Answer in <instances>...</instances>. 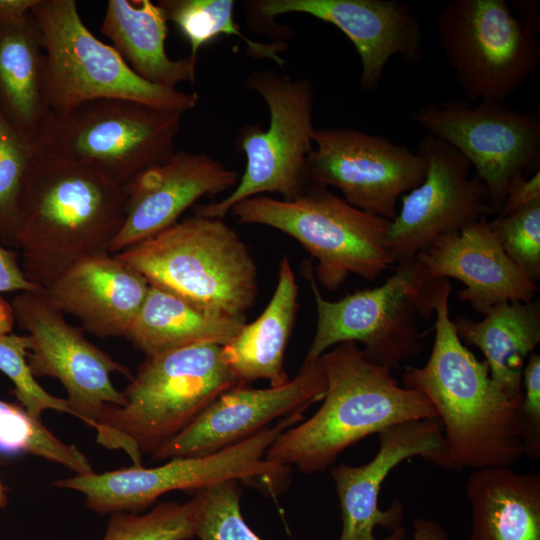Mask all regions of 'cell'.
Instances as JSON below:
<instances>
[{
  "label": "cell",
  "instance_id": "cell-28",
  "mask_svg": "<svg viewBox=\"0 0 540 540\" xmlns=\"http://www.w3.org/2000/svg\"><path fill=\"white\" fill-rule=\"evenodd\" d=\"M245 323L246 317L213 314L150 285L125 338L147 357L194 345L223 346Z\"/></svg>",
  "mask_w": 540,
  "mask_h": 540
},
{
  "label": "cell",
  "instance_id": "cell-42",
  "mask_svg": "<svg viewBox=\"0 0 540 540\" xmlns=\"http://www.w3.org/2000/svg\"><path fill=\"white\" fill-rule=\"evenodd\" d=\"M4 504H5V493H4L3 486L0 482V507H2Z\"/></svg>",
  "mask_w": 540,
  "mask_h": 540
},
{
  "label": "cell",
  "instance_id": "cell-37",
  "mask_svg": "<svg viewBox=\"0 0 540 540\" xmlns=\"http://www.w3.org/2000/svg\"><path fill=\"white\" fill-rule=\"evenodd\" d=\"M40 288L26 276L17 252L0 242V334L13 332L15 325L11 304L1 294H16Z\"/></svg>",
  "mask_w": 540,
  "mask_h": 540
},
{
  "label": "cell",
  "instance_id": "cell-32",
  "mask_svg": "<svg viewBox=\"0 0 540 540\" xmlns=\"http://www.w3.org/2000/svg\"><path fill=\"white\" fill-rule=\"evenodd\" d=\"M242 490L237 480L212 484L195 492V536L200 540H262L241 514Z\"/></svg>",
  "mask_w": 540,
  "mask_h": 540
},
{
  "label": "cell",
  "instance_id": "cell-31",
  "mask_svg": "<svg viewBox=\"0 0 540 540\" xmlns=\"http://www.w3.org/2000/svg\"><path fill=\"white\" fill-rule=\"evenodd\" d=\"M39 145L21 134L0 110V242L16 247L22 200Z\"/></svg>",
  "mask_w": 540,
  "mask_h": 540
},
{
  "label": "cell",
  "instance_id": "cell-9",
  "mask_svg": "<svg viewBox=\"0 0 540 540\" xmlns=\"http://www.w3.org/2000/svg\"><path fill=\"white\" fill-rule=\"evenodd\" d=\"M313 293L317 323L303 363L344 342H360L365 357L390 369L420 354L424 342L419 318L434 313L438 279L430 280L416 258L397 266L382 285L329 301L323 297L312 262L305 268Z\"/></svg>",
  "mask_w": 540,
  "mask_h": 540
},
{
  "label": "cell",
  "instance_id": "cell-22",
  "mask_svg": "<svg viewBox=\"0 0 540 540\" xmlns=\"http://www.w3.org/2000/svg\"><path fill=\"white\" fill-rule=\"evenodd\" d=\"M150 288L136 269L102 251L81 258L44 287L49 301L98 337H125Z\"/></svg>",
  "mask_w": 540,
  "mask_h": 540
},
{
  "label": "cell",
  "instance_id": "cell-30",
  "mask_svg": "<svg viewBox=\"0 0 540 540\" xmlns=\"http://www.w3.org/2000/svg\"><path fill=\"white\" fill-rule=\"evenodd\" d=\"M0 452L29 453L60 464L76 475L94 472L85 454L58 439L22 406L0 400Z\"/></svg>",
  "mask_w": 540,
  "mask_h": 540
},
{
  "label": "cell",
  "instance_id": "cell-1",
  "mask_svg": "<svg viewBox=\"0 0 540 540\" xmlns=\"http://www.w3.org/2000/svg\"><path fill=\"white\" fill-rule=\"evenodd\" d=\"M451 290L448 279H438L431 354L424 366L404 370L402 385L432 404L460 470L512 467L525 455L520 421L523 392L506 395L492 380L486 362L460 340L449 314Z\"/></svg>",
  "mask_w": 540,
  "mask_h": 540
},
{
  "label": "cell",
  "instance_id": "cell-39",
  "mask_svg": "<svg viewBox=\"0 0 540 540\" xmlns=\"http://www.w3.org/2000/svg\"><path fill=\"white\" fill-rule=\"evenodd\" d=\"M38 0H0V23H20L29 18Z\"/></svg>",
  "mask_w": 540,
  "mask_h": 540
},
{
  "label": "cell",
  "instance_id": "cell-21",
  "mask_svg": "<svg viewBox=\"0 0 540 540\" xmlns=\"http://www.w3.org/2000/svg\"><path fill=\"white\" fill-rule=\"evenodd\" d=\"M430 280L454 278L458 298L485 315L503 302L533 301L538 287L506 254L487 217L435 238L416 256Z\"/></svg>",
  "mask_w": 540,
  "mask_h": 540
},
{
  "label": "cell",
  "instance_id": "cell-34",
  "mask_svg": "<svg viewBox=\"0 0 540 540\" xmlns=\"http://www.w3.org/2000/svg\"><path fill=\"white\" fill-rule=\"evenodd\" d=\"M30 346V338L26 334H0V371L13 383V393L20 406L37 419L46 410L72 415L66 399L48 393L33 376L27 362Z\"/></svg>",
  "mask_w": 540,
  "mask_h": 540
},
{
  "label": "cell",
  "instance_id": "cell-40",
  "mask_svg": "<svg viewBox=\"0 0 540 540\" xmlns=\"http://www.w3.org/2000/svg\"><path fill=\"white\" fill-rule=\"evenodd\" d=\"M510 7L516 16L532 28L537 34L540 31V4L531 0H512Z\"/></svg>",
  "mask_w": 540,
  "mask_h": 540
},
{
  "label": "cell",
  "instance_id": "cell-4",
  "mask_svg": "<svg viewBox=\"0 0 540 540\" xmlns=\"http://www.w3.org/2000/svg\"><path fill=\"white\" fill-rule=\"evenodd\" d=\"M239 384L219 345L147 356L122 391L125 404L109 406L101 415L96 441L123 450L133 466H142L143 455L156 454L218 396Z\"/></svg>",
  "mask_w": 540,
  "mask_h": 540
},
{
  "label": "cell",
  "instance_id": "cell-11",
  "mask_svg": "<svg viewBox=\"0 0 540 540\" xmlns=\"http://www.w3.org/2000/svg\"><path fill=\"white\" fill-rule=\"evenodd\" d=\"M182 115L130 99H92L52 115L38 145L124 185L174 154Z\"/></svg>",
  "mask_w": 540,
  "mask_h": 540
},
{
  "label": "cell",
  "instance_id": "cell-3",
  "mask_svg": "<svg viewBox=\"0 0 540 540\" xmlns=\"http://www.w3.org/2000/svg\"><path fill=\"white\" fill-rule=\"evenodd\" d=\"M125 201L123 185L40 149L16 239L26 276L44 288L81 258L108 251L124 222Z\"/></svg>",
  "mask_w": 540,
  "mask_h": 540
},
{
  "label": "cell",
  "instance_id": "cell-15",
  "mask_svg": "<svg viewBox=\"0 0 540 540\" xmlns=\"http://www.w3.org/2000/svg\"><path fill=\"white\" fill-rule=\"evenodd\" d=\"M306 175L352 206L392 220L397 202L425 176L424 159L392 139L353 128H315Z\"/></svg>",
  "mask_w": 540,
  "mask_h": 540
},
{
  "label": "cell",
  "instance_id": "cell-19",
  "mask_svg": "<svg viewBox=\"0 0 540 540\" xmlns=\"http://www.w3.org/2000/svg\"><path fill=\"white\" fill-rule=\"evenodd\" d=\"M326 379L318 363H303L293 379L280 386L253 388L239 384L218 396L152 460L204 456L233 446L272 422L304 413L322 401Z\"/></svg>",
  "mask_w": 540,
  "mask_h": 540
},
{
  "label": "cell",
  "instance_id": "cell-6",
  "mask_svg": "<svg viewBox=\"0 0 540 540\" xmlns=\"http://www.w3.org/2000/svg\"><path fill=\"white\" fill-rule=\"evenodd\" d=\"M229 213L240 224L268 226L299 242L317 261L315 279L328 291L339 289L351 274L374 280L394 264L387 249L391 220L320 185H309L292 200L249 197Z\"/></svg>",
  "mask_w": 540,
  "mask_h": 540
},
{
  "label": "cell",
  "instance_id": "cell-24",
  "mask_svg": "<svg viewBox=\"0 0 540 540\" xmlns=\"http://www.w3.org/2000/svg\"><path fill=\"white\" fill-rule=\"evenodd\" d=\"M297 298L296 278L288 256L284 255L275 291L264 311L221 346L222 360L240 384L265 379L270 386H280L290 380L284 356L297 314Z\"/></svg>",
  "mask_w": 540,
  "mask_h": 540
},
{
  "label": "cell",
  "instance_id": "cell-12",
  "mask_svg": "<svg viewBox=\"0 0 540 540\" xmlns=\"http://www.w3.org/2000/svg\"><path fill=\"white\" fill-rule=\"evenodd\" d=\"M436 30L469 102L505 103L540 62L537 33L505 0H450L436 14Z\"/></svg>",
  "mask_w": 540,
  "mask_h": 540
},
{
  "label": "cell",
  "instance_id": "cell-33",
  "mask_svg": "<svg viewBox=\"0 0 540 540\" xmlns=\"http://www.w3.org/2000/svg\"><path fill=\"white\" fill-rule=\"evenodd\" d=\"M195 536L194 503L157 504L147 513L111 514L101 540H188Z\"/></svg>",
  "mask_w": 540,
  "mask_h": 540
},
{
  "label": "cell",
  "instance_id": "cell-14",
  "mask_svg": "<svg viewBox=\"0 0 540 540\" xmlns=\"http://www.w3.org/2000/svg\"><path fill=\"white\" fill-rule=\"evenodd\" d=\"M10 304L15 324L30 338L27 362L33 376L59 380L73 416L95 429L107 407L125 404L111 376L119 373L131 380L129 369L69 324L43 287L16 293Z\"/></svg>",
  "mask_w": 540,
  "mask_h": 540
},
{
  "label": "cell",
  "instance_id": "cell-26",
  "mask_svg": "<svg viewBox=\"0 0 540 540\" xmlns=\"http://www.w3.org/2000/svg\"><path fill=\"white\" fill-rule=\"evenodd\" d=\"M0 110L37 144L52 117L45 93L44 51L31 15L20 23H0Z\"/></svg>",
  "mask_w": 540,
  "mask_h": 540
},
{
  "label": "cell",
  "instance_id": "cell-17",
  "mask_svg": "<svg viewBox=\"0 0 540 540\" xmlns=\"http://www.w3.org/2000/svg\"><path fill=\"white\" fill-rule=\"evenodd\" d=\"M379 449L366 464L334 466L331 476L339 499L342 531L339 540H406L404 505L395 500L378 506L382 484L404 460L421 457L438 467L460 471L446 444L438 418L404 422L378 434Z\"/></svg>",
  "mask_w": 540,
  "mask_h": 540
},
{
  "label": "cell",
  "instance_id": "cell-7",
  "mask_svg": "<svg viewBox=\"0 0 540 540\" xmlns=\"http://www.w3.org/2000/svg\"><path fill=\"white\" fill-rule=\"evenodd\" d=\"M304 420L298 412L233 446L204 456L172 458L156 467L131 466L102 473L58 479L54 486L82 493L85 506L108 514L140 513L172 491H198L226 480H237L278 495L287 485L289 466L265 459L269 447L285 430Z\"/></svg>",
  "mask_w": 540,
  "mask_h": 540
},
{
  "label": "cell",
  "instance_id": "cell-29",
  "mask_svg": "<svg viewBox=\"0 0 540 540\" xmlns=\"http://www.w3.org/2000/svg\"><path fill=\"white\" fill-rule=\"evenodd\" d=\"M168 22L177 27L190 45V56L198 58L199 50L221 35L239 37L247 53L256 59H267L278 66L285 64L280 52L284 42H259L248 38L234 20L233 0H161Z\"/></svg>",
  "mask_w": 540,
  "mask_h": 540
},
{
  "label": "cell",
  "instance_id": "cell-23",
  "mask_svg": "<svg viewBox=\"0 0 540 540\" xmlns=\"http://www.w3.org/2000/svg\"><path fill=\"white\" fill-rule=\"evenodd\" d=\"M470 540H540V475L512 467L472 470Z\"/></svg>",
  "mask_w": 540,
  "mask_h": 540
},
{
  "label": "cell",
  "instance_id": "cell-27",
  "mask_svg": "<svg viewBox=\"0 0 540 540\" xmlns=\"http://www.w3.org/2000/svg\"><path fill=\"white\" fill-rule=\"evenodd\" d=\"M462 342L479 348L492 380L509 397L522 394L525 362L540 342V303L503 302L480 321H453Z\"/></svg>",
  "mask_w": 540,
  "mask_h": 540
},
{
  "label": "cell",
  "instance_id": "cell-38",
  "mask_svg": "<svg viewBox=\"0 0 540 540\" xmlns=\"http://www.w3.org/2000/svg\"><path fill=\"white\" fill-rule=\"evenodd\" d=\"M540 201V170L516 176L509 185L498 216L511 215L534 202Z\"/></svg>",
  "mask_w": 540,
  "mask_h": 540
},
{
  "label": "cell",
  "instance_id": "cell-35",
  "mask_svg": "<svg viewBox=\"0 0 540 540\" xmlns=\"http://www.w3.org/2000/svg\"><path fill=\"white\" fill-rule=\"evenodd\" d=\"M489 224L510 259L536 282L540 277V201L497 216Z\"/></svg>",
  "mask_w": 540,
  "mask_h": 540
},
{
  "label": "cell",
  "instance_id": "cell-2",
  "mask_svg": "<svg viewBox=\"0 0 540 540\" xmlns=\"http://www.w3.org/2000/svg\"><path fill=\"white\" fill-rule=\"evenodd\" d=\"M326 379L320 408L282 432L266 452L271 463L294 465L305 474L323 472L347 448L392 426L437 418L429 400L404 387L392 369L369 361L354 342L318 359Z\"/></svg>",
  "mask_w": 540,
  "mask_h": 540
},
{
  "label": "cell",
  "instance_id": "cell-41",
  "mask_svg": "<svg viewBox=\"0 0 540 540\" xmlns=\"http://www.w3.org/2000/svg\"><path fill=\"white\" fill-rule=\"evenodd\" d=\"M412 540H450L445 530L434 520L415 518Z\"/></svg>",
  "mask_w": 540,
  "mask_h": 540
},
{
  "label": "cell",
  "instance_id": "cell-25",
  "mask_svg": "<svg viewBox=\"0 0 540 540\" xmlns=\"http://www.w3.org/2000/svg\"><path fill=\"white\" fill-rule=\"evenodd\" d=\"M168 21L163 9L150 0H109L100 27L125 63L150 83L176 88L195 82L198 58L171 59L165 42Z\"/></svg>",
  "mask_w": 540,
  "mask_h": 540
},
{
  "label": "cell",
  "instance_id": "cell-20",
  "mask_svg": "<svg viewBox=\"0 0 540 540\" xmlns=\"http://www.w3.org/2000/svg\"><path fill=\"white\" fill-rule=\"evenodd\" d=\"M240 174L205 153L175 151L123 185L125 218L108 251L143 242L178 222L198 199L234 189Z\"/></svg>",
  "mask_w": 540,
  "mask_h": 540
},
{
  "label": "cell",
  "instance_id": "cell-18",
  "mask_svg": "<svg viewBox=\"0 0 540 540\" xmlns=\"http://www.w3.org/2000/svg\"><path fill=\"white\" fill-rule=\"evenodd\" d=\"M248 11L267 20L289 14L310 15L338 28L354 45L361 62L359 86L374 92L393 56L410 66L424 54L420 22L407 2L399 0H256Z\"/></svg>",
  "mask_w": 540,
  "mask_h": 540
},
{
  "label": "cell",
  "instance_id": "cell-10",
  "mask_svg": "<svg viewBox=\"0 0 540 540\" xmlns=\"http://www.w3.org/2000/svg\"><path fill=\"white\" fill-rule=\"evenodd\" d=\"M246 86L259 94L269 111V125L246 124L237 133V150L246 166L230 194L217 202L198 204L194 214L223 219L241 200L277 193L292 200L310 185L307 158L313 149L315 91L308 78L274 70H254Z\"/></svg>",
  "mask_w": 540,
  "mask_h": 540
},
{
  "label": "cell",
  "instance_id": "cell-13",
  "mask_svg": "<svg viewBox=\"0 0 540 540\" xmlns=\"http://www.w3.org/2000/svg\"><path fill=\"white\" fill-rule=\"evenodd\" d=\"M410 120L464 156L498 213L509 185L540 164V119L505 103L447 99L415 108Z\"/></svg>",
  "mask_w": 540,
  "mask_h": 540
},
{
  "label": "cell",
  "instance_id": "cell-36",
  "mask_svg": "<svg viewBox=\"0 0 540 540\" xmlns=\"http://www.w3.org/2000/svg\"><path fill=\"white\" fill-rule=\"evenodd\" d=\"M523 388L520 421L524 454L537 459L540 457V356L534 352L523 369Z\"/></svg>",
  "mask_w": 540,
  "mask_h": 540
},
{
  "label": "cell",
  "instance_id": "cell-5",
  "mask_svg": "<svg viewBox=\"0 0 540 540\" xmlns=\"http://www.w3.org/2000/svg\"><path fill=\"white\" fill-rule=\"evenodd\" d=\"M116 255L150 285L213 314L245 317L257 296L255 261L220 218L194 214Z\"/></svg>",
  "mask_w": 540,
  "mask_h": 540
},
{
  "label": "cell",
  "instance_id": "cell-8",
  "mask_svg": "<svg viewBox=\"0 0 540 540\" xmlns=\"http://www.w3.org/2000/svg\"><path fill=\"white\" fill-rule=\"evenodd\" d=\"M30 15L45 56V93L52 115L97 98H124L184 113L199 96L145 81L83 23L74 0H38Z\"/></svg>",
  "mask_w": 540,
  "mask_h": 540
},
{
  "label": "cell",
  "instance_id": "cell-16",
  "mask_svg": "<svg viewBox=\"0 0 540 540\" xmlns=\"http://www.w3.org/2000/svg\"><path fill=\"white\" fill-rule=\"evenodd\" d=\"M416 152L425 161V176L401 196L387 235L388 252L398 265L414 260L435 238L495 213L486 187L456 149L426 134Z\"/></svg>",
  "mask_w": 540,
  "mask_h": 540
}]
</instances>
